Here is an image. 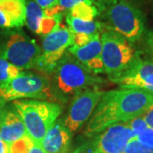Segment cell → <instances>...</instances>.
<instances>
[{"instance_id":"cell-16","label":"cell","mask_w":153,"mask_h":153,"mask_svg":"<svg viewBox=\"0 0 153 153\" xmlns=\"http://www.w3.org/2000/svg\"><path fill=\"white\" fill-rule=\"evenodd\" d=\"M43 9L34 0H29L26 4V22L25 24L33 33L42 35L43 23L45 19Z\"/></svg>"},{"instance_id":"cell-4","label":"cell","mask_w":153,"mask_h":153,"mask_svg":"<svg viewBox=\"0 0 153 153\" xmlns=\"http://www.w3.org/2000/svg\"><path fill=\"white\" fill-rule=\"evenodd\" d=\"M103 72L113 78L126 71L138 59L135 51L125 38L107 27L100 35Z\"/></svg>"},{"instance_id":"cell-14","label":"cell","mask_w":153,"mask_h":153,"mask_svg":"<svg viewBox=\"0 0 153 153\" xmlns=\"http://www.w3.org/2000/svg\"><path fill=\"white\" fill-rule=\"evenodd\" d=\"M71 134L64 123L56 121L44 135L41 146L45 153H66L71 142Z\"/></svg>"},{"instance_id":"cell-1","label":"cell","mask_w":153,"mask_h":153,"mask_svg":"<svg viewBox=\"0 0 153 153\" xmlns=\"http://www.w3.org/2000/svg\"><path fill=\"white\" fill-rule=\"evenodd\" d=\"M153 105V92L140 88H123L104 92L88 119L84 134L93 136L109 126L127 123L142 116Z\"/></svg>"},{"instance_id":"cell-12","label":"cell","mask_w":153,"mask_h":153,"mask_svg":"<svg viewBox=\"0 0 153 153\" xmlns=\"http://www.w3.org/2000/svg\"><path fill=\"white\" fill-rule=\"evenodd\" d=\"M101 51L102 44L100 34H95L88 44L82 46H76L72 44L68 49V52L76 60L96 74L103 72Z\"/></svg>"},{"instance_id":"cell-8","label":"cell","mask_w":153,"mask_h":153,"mask_svg":"<svg viewBox=\"0 0 153 153\" xmlns=\"http://www.w3.org/2000/svg\"><path fill=\"white\" fill-rule=\"evenodd\" d=\"M73 43L74 34L69 28L60 24L44 36L42 43V54L37 67L45 71H54L58 61Z\"/></svg>"},{"instance_id":"cell-28","label":"cell","mask_w":153,"mask_h":153,"mask_svg":"<svg viewBox=\"0 0 153 153\" xmlns=\"http://www.w3.org/2000/svg\"><path fill=\"white\" fill-rule=\"evenodd\" d=\"M28 153H45L41 145H38L33 142L32 147L30 148Z\"/></svg>"},{"instance_id":"cell-32","label":"cell","mask_w":153,"mask_h":153,"mask_svg":"<svg viewBox=\"0 0 153 153\" xmlns=\"http://www.w3.org/2000/svg\"><path fill=\"white\" fill-rule=\"evenodd\" d=\"M2 138H1V133H0V140H1Z\"/></svg>"},{"instance_id":"cell-6","label":"cell","mask_w":153,"mask_h":153,"mask_svg":"<svg viewBox=\"0 0 153 153\" xmlns=\"http://www.w3.org/2000/svg\"><path fill=\"white\" fill-rule=\"evenodd\" d=\"M55 70L57 84L63 93H75L103 82L69 52L61 57Z\"/></svg>"},{"instance_id":"cell-3","label":"cell","mask_w":153,"mask_h":153,"mask_svg":"<svg viewBox=\"0 0 153 153\" xmlns=\"http://www.w3.org/2000/svg\"><path fill=\"white\" fill-rule=\"evenodd\" d=\"M107 27L119 33L129 43H135L145 32V20L141 11L128 0H115L101 9Z\"/></svg>"},{"instance_id":"cell-5","label":"cell","mask_w":153,"mask_h":153,"mask_svg":"<svg viewBox=\"0 0 153 153\" xmlns=\"http://www.w3.org/2000/svg\"><path fill=\"white\" fill-rule=\"evenodd\" d=\"M21 99L54 100L49 79L43 75L21 71L16 77L0 85L1 101H14Z\"/></svg>"},{"instance_id":"cell-22","label":"cell","mask_w":153,"mask_h":153,"mask_svg":"<svg viewBox=\"0 0 153 153\" xmlns=\"http://www.w3.org/2000/svg\"><path fill=\"white\" fill-rule=\"evenodd\" d=\"M123 153H153V148L144 145L134 137L128 143Z\"/></svg>"},{"instance_id":"cell-15","label":"cell","mask_w":153,"mask_h":153,"mask_svg":"<svg viewBox=\"0 0 153 153\" xmlns=\"http://www.w3.org/2000/svg\"><path fill=\"white\" fill-rule=\"evenodd\" d=\"M25 22V0H0V27H21Z\"/></svg>"},{"instance_id":"cell-23","label":"cell","mask_w":153,"mask_h":153,"mask_svg":"<svg viewBox=\"0 0 153 153\" xmlns=\"http://www.w3.org/2000/svg\"><path fill=\"white\" fill-rule=\"evenodd\" d=\"M127 124L129 126V128H131V130L134 133V134L135 135V137L141 134L143 132L149 128L146 123L144 120L142 116L134 117L128 122H127Z\"/></svg>"},{"instance_id":"cell-2","label":"cell","mask_w":153,"mask_h":153,"mask_svg":"<svg viewBox=\"0 0 153 153\" xmlns=\"http://www.w3.org/2000/svg\"><path fill=\"white\" fill-rule=\"evenodd\" d=\"M13 107L22 119L27 136L38 145H41L44 135L62 112L58 104L40 100H14Z\"/></svg>"},{"instance_id":"cell-25","label":"cell","mask_w":153,"mask_h":153,"mask_svg":"<svg viewBox=\"0 0 153 153\" xmlns=\"http://www.w3.org/2000/svg\"><path fill=\"white\" fill-rule=\"evenodd\" d=\"M74 34V33H73ZM95 34L94 35H86V34H74V43L73 45L76 46H82L88 44Z\"/></svg>"},{"instance_id":"cell-19","label":"cell","mask_w":153,"mask_h":153,"mask_svg":"<svg viewBox=\"0 0 153 153\" xmlns=\"http://www.w3.org/2000/svg\"><path fill=\"white\" fill-rule=\"evenodd\" d=\"M21 73V70L0 56V85L10 81Z\"/></svg>"},{"instance_id":"cell-21","label":"cell","mask_w":153,"mask_h":153,"mask_svg":"<svg viewBox=\"0 0 153 153\" xmlns=\"http://www.w3.org/2000/svg\"><path fill=\"white\" fill-rule=\"evenodd\" d=\"M33 141L27 135L11 144L9 146V153H28Z\"/></svg>"},{"instance_id":"cell-30","label":"cell","mask_w":153,"mask_h":153,"mask_svg":"<svg viewBox=\"0 0 153 153\" xmlns=\"http://www.w3.org/2000/svg\"><path fill=\"white\" fill-rule=\"evenodd\" d=\"M0 153H9V146L2 139L0 140Z\"/></svg>"},{"instance_id":"cell-29","label":"cell","mask_w":153,"mask_h":153,"mask_svg":"<svg viewBox=\"0 0 153 153\" xmlns=\"http://www.w3.org/2000/svg\"><path fill=\"white\" fill-rule=\"evenodd\" d=\"M115 0H93V4H96V7H99L100 10L103 9L105 6L109 4L110 3L113 2Z\"/></svg>"},{"instance_id":"cell-31","label":"cell","mask_w":153,"mask_h":153,"mask_svg":"<svg viewBox=\"0 0 153 153\" xmlns=\"http://www.w3.org/2000/svg\"><path fill=\"white\" fill-rule=\"evenodd\" d=\"M148 45L150 47V49L152 51V54L153 55V33H152L148 38Z\"/></svg>"},{"instance_id":"cell-9","label":"cell","mask_w":153,"mask_h":153,"mask_svg":"<svg viewBox=\"0 0 153 153\" xmlns=\"http://www.w3.org/2000/svg\"><path fill=\"white\" fill-rule=\"evenodd\" d=\"M135 135L127 123H117L109 126L79 151H88L89 153H123L128 143Z\"/></svg>"},{"instance_id":"cell-20","label":"cell","mask_w":153,"mask_h":153,"mask_svg":"<svg viewBox=\"0 0 153 153\" xmlns=\"http://www.w3.org/2000/svg\"><path fill=\"white\" fill-rule=\"evenodd\" d=\"M80 3H86L88 4H94L93 0H59L57 6L48 10H44L47 16H53L55 15H63L65 12L71 10L72 7Z\"/></svg>"},{"instance_id":"cell-10","label":"cell","mask_w":153,"mask_h":153,"mask_svg":"<svg viewBox=\"0 0 153 153\" xmlns=\"http://www.w3.org/2000/svg\"><path fill=\"white\" fill-rule=\"evenodd\" d=\"M103 93L97 88H86L76 94L64 122L69 131H77L90 118Z\"/></svg>"},{"instance_id":"cell-26","label":"cell","mask_w":153,"mask_h":153,"mask_svg":"<svg viewBox=\"0 0 153 153\" xmlns=\"http://www.w3.org/2000/svg\"><path fill=\"white\" fill-rule=\"evenodd\" d=\"M44 10H48L57 6L59 0H34Z\"/></svg>"},{"instance_id":"cell-13","label":"cell","mask_w":153,"mask_h":153,"mask_svg":"<svg viewBox=\"0 0 153 153\" xmlns=\"http://www.w3.org/2000/svg\"><path fill=\"white\" fill-rule=\"evenodd\" d=\"M0 133L2 140L8 145V146L27 135L22 119L15 108L10 109V107H1Z\"/></svg>"},{"instance_id":"cell-18","label":"cell","mask_w":153,"mask_h":153,"mask_svg":"<svg viewBox=\"0 0 153 153\" xmlns=\"http://www.w3.org/2000/svg\"><path fill=\"white\" fill-rule=\"evenodd\" d=\"M98 14L99 10L96 6L86 3H80L67 11L66 15L83 21H94Z\"/></svg>"},{"instance_id":"cell-27","label":"cell","mask_w":153,"mask_h":153,"mask_svg":"<svg viewBox=\"0 0 153 153\" xmlns=\"http://www.w3.org/2000/svg\"><path fill=\"white\" fill-rule=\"evenodd\" d=\"M142 117L148 127L153 129V105L142 115Z\"/></svg>"},{"instance_id":"cell-17","label":"cell","mask_w":153,"mask_h":153,"mask_svg":"<svg viewBox=\"0 0 153 153\" xmlns=\"http://www.w3.org/2000/svg\"><path fill=\"white\" fill-rule=\"evenodd\" d=\"M66 21L68 28L74 34H86L94 35L100 34L103 31L105 25L96 21H83L78 18L66 15Z\"/></svg>"},{"instance_id":"cell-11","label":"cell","mask_w":153,"mask_h":153,"mask_svg":"<svg viewBox=\"0 0 153 153\" xmlns=\"http://www.w3.org/2000/svg\"><path fill=\"white\" fill-rule=\"evenodd\" d=\"M110 79L123 88H140L153 92V61L138 58L127 71Z\"/></svg>"},{"instance_id":"cell-24","label":"cell","mask_w":153,"mask_h":153,"mask_svg":"<svg viewBox=\"0 0 153 153\" xmlns=\"http://www.w3.org/2000/svg\"><path fill=\"white\" fill-rule=\"evenodd\" d=\"M137 139L144 145L153 148V129L148 128L146 130L143 132L141 134L138 135Z\"/></svg>"},{"instance_id":"cell-7","label":"cell","mask_w":153,"mask_h":153,"mask_svg":"<svg viewBox=\"0 0 153 153\" xmlns=\"http://www.w3.org/2000/svg\"><path fill=\"white\" fill-rule=\"evenodd\" d=\"M41 54L42 49L34 39L16 33L9 38L1 57L22 70L37 67Z\"/></svg>"}]
</instances>
